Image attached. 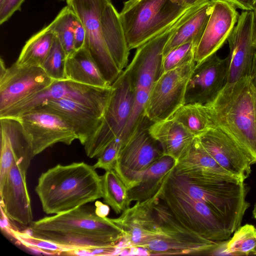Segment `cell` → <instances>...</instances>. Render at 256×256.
Segmentation results:
<instances>
[{
	"mask_svg": "<svg viewBox=\"0 0 256 256\" xmlns=\"http://www.w3.org/2000/svg\"></svg>",
	"mask_w": 256,
	"mask_h": 256,
	"instance_id": "cell-47",
	"label": "cell"
},
{
	"mask_svg": "<svg viewBox=\"0 0 256 256\" xmlns=\"http://www.w3.org/2000/svg\"><path fill=\"white\" fill-rule=\"evenodd\" d=\"M173 169L167 178L171 186L208 206L224 220L232 234L240 226L250 206L246 199L248 188L244 181L233 176L220 174L190 178L176 174Z\"/></svg>",
	"mask_w": 256,
	"mask_h": 256,
	"instance_id": "cell-3",
	"label": "cell"
},
{
	"mask_svg": "<svg viewBox=\"0 0 256 256\" xmlns=\"http://www.w3.org/2000/svg\"><path fill=\"white\" fill-rule=\"evenodd\" d=\"M228 68V56L221 58L216 53L196 64L188 84L184 104L211 101L226 84Z\"/></svg>",
	"mask_w": 256,
	"mask_h": 256,
	"instance_id": "cell-20",
	"label": "cell"
},
{
	"mask_svg": "<svg viewBox=\"0 0 256 256\" xmlns=\"http://www.w3.org/2000/svg\"><path fill=\"white\" fill-rule=\"evenodd\" d=\"M252 216L256 220V201L255 202L254 208L252 210Z\"/></svg>",
	"mask_w": 256,
	"mask_h": 256,
	"instance_id": "cell-44",
	"label": "cell"
},
{
	"mask_svg": "<svg viewBox=\"0 0 256 256\" xmlns=\"http://www.w3.org/2000/svg\"><path fill=\"white\" fill-rule=\"evenodd\" d=\"M176 162L173 158L164 155L152 164L144 171L140 182L128 190L130 202L145 201L155 196Z\"/></svg>",
	"mask_w": 256,
	"mask_h": 256,
	"instance_id": "cell-27",
	"label": "cell"
},
{
	"mask_svg": "<svg viewBox=\"0 0 256 256\" xmlns=\"http://www.w3.org/2000/svg\"><path fill=\"white\" fill-rule=\"evenodd\" d=\"M168 176L158 190V197L176 220L208 240H228L232 233L224 220L207 204L171 186Z\"/></svg>",
	"mask_w": 256,
	"mask_h": 256,
	"instance_id": "cell-6",
	"label": "cell"
},
{
	"mask_svg": "<svg viewBox=\"0 0 256 256\" xmlns=\"http://www.w3.org/2000/svg\"><path fill=\"white\" fill-rule=\"evenodd\" d=\"M111 92V86L96 87L68 80H54L42 90L0 114V118H16L46 101L60 99L74 101L104 113Z\"/></svg>",
	"mask_w": 256,
	"mask_h": 256,
	"instance_id": "cell-10",
	"label": "cell"
},
{
	"mask_svg": "<svg viewBox=\"0 0 256 256\" xmlns=\"http://www.w3.org/2000/svg\"><path fill=\"white\" fill-rule=\"evenodd\" d=\"M243 10H253L256 0H226Z\"/></svg>",
	"mask_w": 256,
	"mask_h": 256,
	"instance_id": "cell-41",
	"label": "cell"
},
{
	"mask_svg": "<svg viewBox=\"0 0 256 256\" xmlns=\"http://www.w3.org/2000/svg\"><path fill=\"white\" fill-rule=\"evenodd\" d=\"M158 192L154 204L158 234L142 248L146 254L215 255L223 241L208 240L180 224L159 198Z\"/></svg>",
	"mask_w": 256,
	"mask_h": 256,
	"instance_id": "cell-5",
	"label": "cell"
},
{
	"mask_svg": "<svg viewBox=\"0 0 256 256\" xmlns=\"http://www.w3.org/2000/svg\"><path fill=\"white\" fill-rule=\"evenodd\" d=\"M122 144L120 139L112 141L97 158L98 160L94 167L96 169L101 168L105 171L114 169Z\"/></svg>",
	"mask_w": 256,
	"mask_h": 256,
	"instance_id": "cell-37",
	"label": "cell"
},
{
	"mask_svg": "<svg viewBox=\"0 0 256 256\" xmlns=\"http://www.w3.org/2000/svg\"><path fill=\"white\" fill-rule=\"evenodd\" d=\"M12 232L16 238L27 247L36 248L40 250L43 249L45 250H47L54 252H64L63 250L58 246L34 238L29 234L21 233L14 230H12Z\"/></svg>",
	"mask_w": 256,
	"mask_h": 256,
	"instance_id": "cell-38",
	"label": "cell"
},
{
	"mask_svg": "<svg viewBox=\"0 0 256 256\" xmlns=\"http://www.w3.org/2000/svg\"><path fill=\"white\" fill-rule=\"evenodd\" d=\"M236 7L226 0H214L212 12L194 56L196 64L216 53L227 41L237 23Z\"/></svg>",
	"mask_w": 256,
	"mask_h": 256,
	"instance_id": "cell-21",
	"label": "cell"
},
{
	"mask_svg": "<svg viewBox=\"0 0 256 256\" xmlns=\"http://www.w3.org/2000/svg\"><path fill=\"white\" fill-rule=\"evenodd\" d=\"M54 37L48 25L44 27L26 41L15 62L24 67L41 66L50 50Z\"/></svg>",
	"mask_w": 256,
	"mask_h": 256,
	"instance_id": "cell-29",
	"label": "cell"
},
{
	"mask_svg": "<svg viewBox=\"0 0 256 256\" xmlns=\"http://www.w3.org/2000/svg\"><path fill=\"white\" fill-rule=\"evenodd\" d=\"M250 78L252 80L253 84L256 88V52L254 55L252 60Z\"/></svg>",
	"mask_w": 256,
	"mask_h": 256,
	"instance_id": "cell-43",
	"label": "cell"
},
{
	"mask_svg": "<svg viewBox=\"0 0 256 256\" xmlns=\"http://www.w3.org/2000/svg\"><path fill=\"white\" fill-rule=\"evenodd\" d=\"M72 28L74 36L75 50H78L84 46L86 32L82 22L74 12L72 16Z\"/></svg>",
	"mask_w": 256,
	"mask_h": 256,
	"instance_id": "cell-39",
	"label": "cell"
},
{
	"mask_svg": "<svg viewBox=\"0 0 256 256\" xmlns=\"http://www.w3.org/2000/svg\"><path fill=\"white\" fill-rule=\"evenodd\" d=\"M36 107L55 112L64 118L74 128L78 140L83 146L98 129L104 114L86 105L64 99L49 100Z\"/></svg>",
	"mask_w": 256,
	"mask_h": 256,
	"instance_id": "cell-22",
	"label": "cell"
},
{
	"mask_svg": "<svg viewBox=\"0 0 256 256\" xmlns=\"http://www.w3.org/2000/svg\"><path fill=\"white\" fill-rule=\"evenodd\" d=\"M35 192L44 213L59 214L102 198V176L83 162L58 164L40 174Z\"/></svg>",
	"mask_w": 256,
	"mask_h": 256,
	"instance_id": "cell-1",
	"label": "cell"
},
{
	"mask_svg": "<svg viewBox=\"0 0 256 256\" xmlns=\"http://www.w3.org/2000/svg\"><path fill=\"white\" fill-rule=\"evenodd\" d=\"M173 172L190 178L215 174L232 176L218 164L202 146L198 137L194 138L177 160Z\"/></svg>",
	"mask_w": 256,
	"mask_h": 256,
	"instance_id": "cell-24",
	"label": "cell"
},
{
	"mask_svg": "<svg viewBox=\"0 0 256 256\" xmlns=\"http://www.w3.org/2000/svg\"><path fill=\"white\" fill-rule=\"evenodd\" d=\"M66 56L64 50L55 35L50 50L41 66L46 73L54 80H66L65 64Z\"/></svg>",
	"mask_w": 256,
	"mask_h": 256,
	"instance_id": "cell-34",
	"label": "cell"
},
{
	"mask_svg": "<svg viewBox=\"0 0 256 256\" xmlns=\"http://www.w3.org/2000/svg\"><path fill=\"white\" fill-rule=\"evenodd\" d=\"M102 198L116 214H120L130 206L128 188L114 170L106 171L102 176Z\"/></svg>",
	"mask_w": 256,
	"mask_h": 256,
	"instance_id": "cell-31",
	"label": "cell"
},
{
	"mask_svg": "<svg viewBox=\"0 0 256 256\" xmlns=\"http://www.w3.org/2000/svg\"><path fill=\"white\" fill-rule=\"evenodd\" d=\"M253 11L254 13V15H255V17H256V0H255V2L254 4Z\"/></svg>",
	"mask_w": 256,
	"mask_h": 256,
	"instance_id": "cell-45",
	"label": "cell"
},
{
	"mask_svg": "<svg viewBox=\"0 0 256 256\" xmlns=\"http://www.w3.org/2000/svg\"><path fill=\"white\" fill-rule=\"evenodd\" d=\"M157 194L146 200L136 202L120 216L111 218L122 231V248L142 249L156 237L158 225L154 214V204Z\"/></svg>",
	"mask_w": 256,
	"mask_h": 256,
	"instance_id": "cell-18",
	"label": "cell"
},
{
	"mask_svg": "<svg viewBox=\"0 0 256 256\" xmlns=\"http://www.w3.org/2000/svg\"><path fill=\"white\" fill-rule=\"evenodd\" d=\"M227 41L230 52L226 84L250 76L256 52V20L253 10H244L240 15Z\"/></svg>",
	"mask_w": 256,
	"mask_h": 256,
	"instance_id": "cell-15",
	"label": "cell"
},
{
	"mask_svg": "<svg viewBox=\"0 0 256 256\" xmlns=\"http://www.w3.org/2000/svg\"><path fill=\"white\" fill-rule=\"evenodd\" d=\"M148 131L160 144L164 155L170 156L176 161L195 138L182 124L172 118L152 122Z\"/></svg>",
	"mask_w": 256,
	"mask_h": 256,
	"instance_id": "cell-25",
	"label": "cell"
},
{
	"mask_svg": "<svg viewBox=\"0 0 256 256\" xmlns=\"http://www.w3.org/2000/svg\"><path fill=\"white\" fill-rule=\"evenodd\" d=\"M72 10L66 6L48 24L60 42L66 57L76 51L72 28Z\"/></svg>",
	"mask_w": 256,
	"mask_h": 256,
	"instance_id": "cell-33",
	"label": "cell"
},
{
	"mask_svg": "<svg viewBox=\"0 0 256 256\" xmlns=\"http://www.w3.org/2000/svg\"><path fill=\"white\" fill-rule=\"evenodd\" d=\"M26 172L20 162L15 161L4 182L0 184L2 210L11 223L22 228H28L33 222Z\"/></svg>",
	"mask_w": 256,
	"mask_h": 256,
	"instance_id": "cell-19",
	"label": "cell"
},
{
	"mask_svg": "<svg viewBox=\"0 0 256 256\" xmlns=\"http://www.w3.org/2000/svg\"><path fill=\"white\" fill-rule=\"evenodd\" d=\"M196 64L192 60L162 74L153 86L144 115L151 122L170 118L184 104L188 82Z\"/></svg>",
	"mask_w": 256,
	"mask_h": 256,
	"instance_id": "cell-13",
	"label": "cell"
},
{
	"mask_svg": "<svg viewBox=\"0 0 256 256\" xmlns=\"http://www.w3.org/2000/svg\"><path fill=\"white\" fill-rule=\"evenodd\" d=\"M190 8L181 6L172 0L124 2L119 14L128 50L137 48L163 32Z\"/></svg>",
	"mask_w": 256,
	"mask_h": 256,
	"instance_id": "cell-4",
	"label": "cell"
},
{
	"mask_svg": "<svg viewBox=\"0 0 256 256\" xmlns=\"http://www.w3.org/2000/svg\"><path fill=\"white\" fill-rule=\"evenodd\" d=\"M4 0H0V5H1Z\"/></svg>",
	"mask_w": 256,
	"mask_h": 256,
	"instance_id": "cell-46",
	"label": "cell"
},
{
	"mask_svg": "<svg viewBox=\"0 0 256 256\" xmlns=\"http://www.w3.org/2000/svg\"><path fill=\"white\" fill-rule=\"evenodd\" d=\"M30 230H54L72 234H92L122 240V230L111 220L100 216L96 208L83 205L73 210L33 221Z\"/></svg>",
	"mask_w": 256,
	"mask_h": 256,
	"instance_id": "cell-11",
	"label": "cell"
},
{
	"mask_svg": "<svg viewBox=\"0 0 256 256\" xmlns=\"http://www.w3.org/2000/svg\"><path fill=\"white\" fill-rule=\"evenodd\" d=\"M15 161L20 162L7 132L0 127V184L4 182Z\"/></svg>",
	"mask_w": 256,
	"mask_h": 256,
	"instance_id": "cell-36",
	"label": "cell"
},
{
	"mask_svg": "<svg viewBox=\"0 0 256 256\" xmlns=\"http://www.w3.org/2000/svg\"><path fill=\"white\" fill-rule=\"evenodd\" d=\"M204 105L214 126L232 136L256 162V88L250 76L226 84Z\"/></svg>",
	"mask_w": 256,
	"mask_h": 256,
	"instance_id": "cell-2",
	"label": "cell"
},
{
	"mask_svg": "<svg viewBox=\"0 0 256 256\" xmlns=\"http://www.w3.org/2000/svg\"><path fill=\"white\" fill-rule=\"evenodd\" d=\"M152 122L145 116L119 152L114 170L128 190L136 185L144 171L164 155L160 144L149 132Z\"/></svg>",
	"mask_w": 256,
	"mask_h": 256,
	"instance_id": "cell-8",
	"label": "cell"
},
{
	"mask_svg": "<svg viewBox=\"0 0 256 256\" xmlns=\"http://www.w3.org/2000/svg\"><path fill=\"white\" fill-rule=\"evenodd\" d=\"M206 151L224 170L244 181L254 160L229 134L214 126L198 137Z\"/></svg>",
	"mask_w": 256,
	"mask_h": 256,
	"instance_id": "cell-17",
	"label": "cell"
},
{
	"mask_svg": "<svg viewBox=\"0 0 256 256\" xmlns=\"http://www.w3.org/2000/svg\"><path fill=\"white\" fill-rule=\"evenodd\" d=\"M256 254V228L246 224L237 228L226 241L221 255L248 256Z\"/></svg>",
	"mask_w": 256,
	"mask_h": 256,
	"instance_id": "cell-32",
	"label": "cell"
},
{
	"mask_svg": "<svg viewBox=\"0 0 256 256\" xmlns=\"http://www.w3.org/2000/svg\"><path fill=\"white\" fill-rule=\"evenodd\" d=\"M13 118L20 124L34 157L57 143L70 145L78 139L74 128L64 118L46 110L36 107Z\"/></svg>",
	"mask_w": 256,
	"mask_h": 256,
	"instance_id": "cell-12",
	"label": "cell"
},
{
	"mask_svg": "<svg viewBox=\"0 0 256 256\" xmlns=\"http://www.w3.org/2000/svg\"><path fill=\"white\" fill-rule=\"evenodd\" d=\"M186 12L163 32L136 48L130 64L124 69L134 88L151 91L162 76L165 46L182 22Z\"/></svg>",
	"mask_w": 256,
	"mask_h": 256,
	"instance_id": "cell-14",
	"label": "cell"
},
{
	"mask_svg": "<svg viewBox=\"0 0 256 256\" xmlns=\"http://www.w3.org/2000/svg\"><path fill=\"white\" fill-rule=\"evenodd\" d=\"M196 46L192 42L181 44L164 56L162 74L194 60Z\"/></svg>",
	"mask_w": 256,
	"mask_h": 256,
	"instance_id": "cell-35",
	"label": "cell"
},
{
	"mask_svg": "<svg viewBox=\"0 0 256 256\" xmlns=\"http://www.w3.org/2000/svg\"><path fill=\"white\" fill-rule=\"evenodd\" d=\"M67 6L79 18L86 32L84 47L112 85L121 72L118 68L104 42L102 18L111 0H66Z\"/></svg>",
	"mask_w": 256,
	"mask_h": 256,
	"instance_id": "cell-9",
	"label": "cell"
},
{
	"mask_svg": "<svg viewBox=\"0 0 256 256\" xmlns=\"http://www.w3.org/2000/svg\"><path fill=\"white\" fill-rule=\"evenodd\" d=\"M208 0H172L174 3L186 8L194 6Z\"/></svg>",
	"mask_w": 256,
	"mask_h": 256,
	"instance_id": "cell-42",
	"label": "cell"
},
{
	"mask_svg": "<svg viewBox=\"0 0 256 256\" xmlns=\"http://www.w3.org/2000/svg\"><path fill=\"white\" fill-rule=\"evenodd\" d=\"M65 77L80 84L100 88H110L97 64L85 47L66 57Z\"/></svg>",
	"mask_w": 256,
	"mask_h": 256,
	"instance_id": "cell-28",
	"label": "cell"
},
{
	"mask_svg": "<svg viewBox=\"0 0 256 256\" xmlns=\"http://www.w3.org/2000/svg\"><path fill=\"white\" fill-rule=\"evenodd\" d=\"M24 0H4L0 5V24L9 20L13 14L20 10Z\"/></svg>",
	"mask_w": 256,
	"mask_h": 256,
	"instance_id": "cell-40",
	"label": "cell"
},
{
	"mask_svg": "<svg viewBox=\"0 0 256 256\" xmlns=\"http://www.w3.org/2000/svg\"><path fill=\"white\" fill-rule=\"evenodd\" d=\"M111 87V94L102 123L95 134L84 146L86 154L90 158H98L112 141L121 140L130 116L134 88L124 70Z\"/></svg>",
	"mask_w": 256,
	"mask_h": 256,
	"instance_id": "cell-7",
	"label": "cell"
},
{
	"mask_svg": "<svg viewBox=\"0 0 256 256\" xmlns=\"http://www.w3.org/2000/svg\"><path fill=\"white\" fill-rule=\"evenodd\" d=\"M214 6V0L190 8L176 31L167 42L164 56L184 44L193 42L197 47L207 26Z\"/></svg>",
	"mask_w": 256,
	"mask_h": 256,
	"instance_id": "cell-23",
	"label": "cell"
},
{
	"mask_svg": "<svg viewBox=\"0 0 256 256\" xmlns=\"http://www.w3.org/2000/svg\"><path fill=\"white\" fill-rule=\"evenodd\" d=\"M182 124L195 137H198L214 126L204 104H186L170 118Z\"/></svg>",
	"mask_w": 256,
	"mask_h": 256,
	"instance_id": "cell-30",
	"label": "cell"
},
{
	"mask_svg": "<svg viewBox=\"0 0 256 256\" xmlns=\"http://www.w3.org/2000/svg\"><path fill=\"white\" fill-rule=\"evenodd\" d=\"M54 81L41 66L24 67L14 62L0 76V114Z\"/></svg>",
	"mask_w": 256,
	"mask_h": 256,
	"instance_id": "cell-16",
	"label": "cell"
},
{
	"mask_svg": "<svg viewBox=\"0 0 256 256\" xmlns=\"http://www.w3.org/2000/svg\"><path fill=\"white\" fill-rule=\"evenodd\" d=\"M102 24L106 46L118 68L122 72L128 66L130 50L126 42L120 14L112 2L104 9Z\"/></svg>",
	"mask_w": 256,
	"mask_h": 256,
	"instance_id": "cell-26",
	"label": "cell"
}]
</instances>
